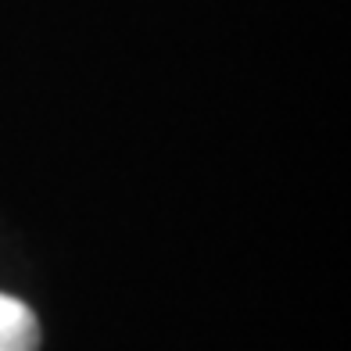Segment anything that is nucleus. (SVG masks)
Returning <instances> with one entry per match:
<instances>
[{
  "mask_svg": "<svg viewBox=\"0 0 351 351\" xmlns=\"http://www.w3.org/2000/svg\"><path fill=\"white\" fill-rule=\"evenodd\" d=\"M40 348V323L29 305L19 298L0 294V351H36Z\"/></svg>",
  "mask_w": 351,
  "mask_h": 351,
  "instance_id": "obj_1",
  "label": "nucleus"
}]
</instances>
